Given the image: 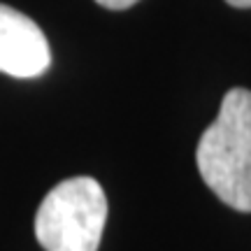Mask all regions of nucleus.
I'll list each match as a JSON object with an SVG mask.
<instances>
[{
	"mask_svg": "<svg viewBox=\"0 0 251 251\" xmlns=\"http://www.w3.org/2000/svg\"><path fill=\"white\" fill-rule=\"evenodd\" d=\"M107 221V198L93 177L56 184L35 214V237L45 251H98Z\"/></svg>",
	"mask_w": 251,
	"mask_h": 251,
	"instance_id": "2",
	"label": "nucleus"
},
{
	"mask_svg": "<svg viewBox=\"0 0 251 251\" xmlns=\"http://www.w3.org/2000/svg\"><path fill=\"white\" fill-rule=\"evenodd\" d=\"M51 65L42 28L24 12L0 5V72L19 79L40 77Z\"/></svg>",
	"mask_w": 251,
	"mask_h": 251,
	"instance_id": "3",
	"label": "nucleus"
},
{
	"mask_svg": "<svg viewBox=\"0 0 251 251\" xmlns=\"http://www.w3.org/2000/svg\"><path fill=\"white\" fill-rule=\"evenodd\" d=\"M96 2L107 9H128V7H133L137 0H96Z\"/></svg>",
	"mask_w": 251,
	"mask_h": 251,
	"instance_id": "4",
	"label": "nucleus"
},
{
	"mask_svg": "<svg viewBox=\"0 0 251 251\" xmlns=\"http://www.w3.org/2000/svg\"><path fill=\"white\" fill-rule=\"evenodd\" d=\"M198 172L230 209L251 212V91L230 89L219 117L200 135Z\"/></svg>",
	"mask_w": 251,
	"mask_h": 251,
	"instance_id": "1",
	"label": "nucleus"
},
{
	"mask_svg": "<svg viewBox=\"0 0 251 251\" xmlns=\"http://www.w3.org/2000/svg\"><path fill=\"white\" fill-rule=\"evenodd\" d=\"M228 5L233 7H240V9H251V0H226Z\"/></svg>",
	"mask_w": 251,
	"mask_h": 251,
	"instance_id": "5",
	"label": "nucleus"
}]
</instances>
